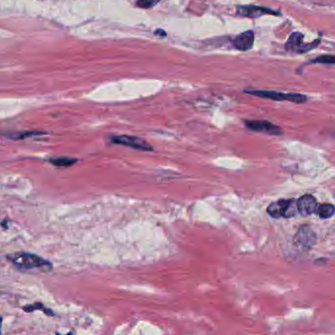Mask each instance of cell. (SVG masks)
I'll return each mask as SVG.
<instances>
[{
  "mask_svg": "<svg viewBox=\"0 0 335 335\" xmlns=\"http://www.w3.org/2000/svg\"><path fill=\"white\" fill-rule=\"evenodd\" d=\"M17 269L22 271L49 272L52 270V264L43 257L29 252H16L6 256Z\"/></svg>",
  "mask_w": 335,
  "mask_h": 335,
  "instance_id": "1",
  "label": "cell"
},
{
  "mask_svg": "<svg viewBox=\"0 0 335 335\" xmlns=\"http://www.w3.org/2000/svg\"><path fill=\"white\" fill-rule=\"evenodd\" d=\"M322 43V39H317L312 43L304 42V35L300 32L292 33L286 43L285 48L287 52L294 54H305L316 49Z\"/></svg>",
  "mask_w": 335,
  "mask_h": 335,
  "instance_id": "2",
  "label": "cell"
},
{
  "mask_svg": "<svg viewBox=\"0 0 335 335\" xmlns=\"http://www.w3.org/2000/svg\"><path fill=\"white\" fill-rule=\"evenodd\" d=\"M268 214L273 218H292L299 214L297 201L294 199H281L269 205Z\"/></svg>",
  "mask_w": 335,
  "mask_h": 335,
  "instance_id": "3",
  "label": "cell"
},
{
  "mask_svg": "<svg viewBox=\"0 0 335 335\" xmlns=\"http://www.w3.org/2000/svg\"><path fill=\"white\" fill-rule=\"evenodd\" d=\"M246 94L258 96L261 98L271 99L275 101H290L293 103H304L307 101V96L301 94H286L273 91H245Z\"/></svg>",
  "mask_w": 335,
  "mask_h": 335,
  "instance_id": "4",
  "label": "cell"
},
{
  "mask_svg": "<svg viewBox=\"0 0 335 335\" xmlns=\"http://www.w3.org/2000/svg\"><path fill=\"white\" fill-rule=\"evenodd\" d=\"M111 143L118 145H124L128 146L137 150H142V151H152L153 147L148 144L146 141L139 137H134V136H114L110 138Z\"/></svg>",
  "mask_w": 335,
  "mask_h": 335,
  "instance_id": "5",
  "label": "cell"
},
{
  "mask_svg": "<svg viewBox=\"0 0 335 335\" xmlns=\"http://www.w3.org/2000/svg\"><path fill=\"white\" fill-rule=\"evenodd\" d=\"M237 14L240 17H247V18H260L265 15H274V16H281L280 11L273 10L268 7L264 6H256V5H243L239 6L237 9Z\"/></svg>",
  "mask_w": 335,
  "mask_h": 335,
  "instance_id": "6",
  "label": "cell"
},
{
  "mask_svg": "<svg viewBox=\"0 0 335 335\" xmlns=\"http://www.w3.org/2000/svg\"><path fill=\"white\" fill-rule=\"evenodd\" d=\"M245 126L253 132L264 133L271 136H280L283 134V130L275 124L265 120H245Z\"/></svg>",
  "mask_w": 335,
  "mask_h": 335,
  "instance_id": "7",
  "label": "cell"
},
{
  "mask_svg": "<svg viewBox=\"0 0 335 335\" xmlns=\"http://www.w3.org/2000/svg\"><path fill=\"white\" fill-rule=\"evenodd\" d=\"M316 240H317L316 234L308 226L301 227L294 237L295 245L306 250L312 248L316 243Z\"/></svg>",
  "mask_w": 335,
  "mask_h": 335,
  "instance_id": "8",
  "label": "cell"
},
{
  "mask_svg": "<svg viewBox=\"0 0 335 335\" xmlns=\"http://www.w3.org/2000/svg\"><path fill=\"white\" fill-rule=\"evenodd\" d=\"M318 202L312 195H304L297 200V208L302 216H310L318 211Z\"/></svg>",
  "mask_w": 335,
  "mask_h": 335,
  "instance_id": "9",
  "label": "cell"
},
{
  "mask_svg": "<svg viewBox=\"0 0 335 335\" xmlns=\"http://www.w3.org/2000/svg\"><path fill=\"white\" fill-rule=\"evenodd\" d=\"M254 41H255L254 33L252 31H247L236 37V39H234L232 43L236 49L239 51H248L253 48Z\"/></svg>",
  "mask_w": 335,
  "mask_h": 335,
  "instance_id": "10",
  "label": "cell"
},
{
  "mask_svg": "<svg viewBox=\"0 0 335 335\" xmlns=\"http://www.w3.org/2000/svg\"><path fill=\"white\" fill-rule=\"evenodd\" d=\"M49 162L58 168H69L75 165L78 162V159L76 158H70V157H57V158H51L49 159Z\"/></svg>",
  "mask_w": 335,
  "mask_h": 335,
  "instance_id": "11",
  "label": "cell"
},
{
  "mask_svg": "<svg viewBox=\"0 0 335 335\" xmlns=\"http://www.w3.org/2000/svg\"><path fill=\"white\" fill-rule=\"evenodd\" d=\"M317 213L319 214L320 218H322V219H329V218H332L335 215V207L333 204L324 203V204H321L318 207Z\"/></svg>",
  "mask_w": 335,
  "mask_h": 335,
  "instance_id": "12",
  "label": "cell"
},
{
  "mask_svg": "<svg viewBox=\"0 0 335 335\" xmlns=\"http://www.w3.org/2000/svg\"><path fill=\"white\" fill-rule=\"evenodd\" d=\"M310 64H326V65H335V55H322L318 56L315 59L310 60Z\"/></svg>",
  "mask_w": 335,
  "mask_h": 335,
  "instance_id": "13",
  "label": "cell"
},
{
  "mask_svg": "<svg viewBox=\"0 0 335 335\" xmlns=\"http://www.w3.org/2000/svg\"><path fill=\"white\" fill-rule=\"evenodd\" d=\"M24 310L25 311H27V312H32V311H35V310H42V311H44L45 312V314H47V315H49V316H53L54 314H53V312L51 311V310H49V309H45L44 308V305L43 304H35V305H30V306H28V307H25L24 308Z\"/></svg>",
  "mask_w": 335,
  "mask_h": 335,
  "instance_id": "14",
  "label": "cell"
},
{
  "mask_svg": "<svg viewBox=\"0 0 335 335\" xmlns=\"http://www.w3.org/2000/svg\"><path fill=\"white\" fill-rule=\"evenodd\" d=\"M161 0H137V5L140 8H144V9H149L157 5Z\"/></svg>",
  "mask_w": 335,
  "mask_h": 335,
  "instance_id": "15",
  "label": "cell"
},
{
  "mask_svg": "<svg viewBox=\"0 0 335 335\" xmlns=\"http://www.w3.org/2000/svg\"><path fill=\"white\" fill-rule=\"evenodd\" d=\"M1 325H2V318L0 316V335H1Z\"/></svg>",
  "mask_w": 335,
  "mask_h": 335,
  "instance_id": "16",
  "label": "cell"
},
{
  "mask_svg": "<svg viewBox=\"0 0 335 335\" xmlns=\"http://www.w3.org/2000/svg\"><path fill=\"white\" fill-rule=\"evenodd\" d=\"M57 335H59V334H57ZM72 335V333H70V334H68V335Z\"/></svg>",
  "mask_w": 335,
  "mask_h": 335,
  "instance_id": "17",
  "label": "cell"
}]
</instances>
